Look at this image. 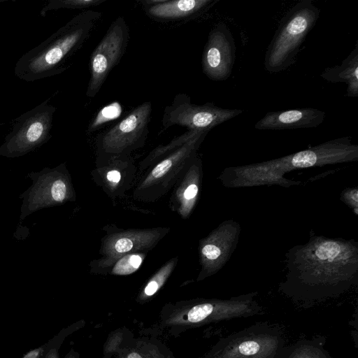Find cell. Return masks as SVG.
<instances>
[{
    "label": "cell",
    "mask_w": 358,
    "mask_h": 358,
    "mask_svg": "<svg viewBox=\"0 0 358 358\" xmlns=\"http://www.w3.org/2000/svg\"><path fill=\"white\" fill-rule=\"evenodd\" d=\"M101 15L99 11L87 10L73 16L46 40L20 57L15 66V76L34 82L62 73Z\"/></svg>",
    "instance_id": "obj_1"
},
{
    "label": "cell",
    "mask_w": 358,
    "mask_h": 358,
    "mask_svg": "<svg viewBox=\"0 0 358 358\" xmlns=\"http://www.w3.org/2000/svg\"><path fill=\"white\" fill-rule=\"evenodd\" d=\"M320 14L311 0L300 1L286 13L265 53L264 66L268 73L282 72L296 62L300 48Z\"/></svg>",
    "instance_id": "obj_2"
},
{
    "label": "cell",
    "mask_w": 358,
    "mask_h": 358,
    "mask_svg": "<svg viewBox=\"0 0 358 358\" xmlns=\"http://www.w3.org/2000/svg\"><path fill=\"white\" fill-rule=\"evenodd\" d=\"M285 345L280 324L260 322L220 339L206 358H279Z\"/></svg>",
    "instance_id": "obj_3"
},
{
    "label": "cell",
    "mask_w": 358,
    "mask_h": 358,
    "mask_svg": "<svg viewBox=\"0 0 358 358\" xmlns=\"http://www.w3.org/2000/svg\"><path fill=\"white\" fill-rule=\"evenodd\" d=\"M56 109L46 99L17 117L0 146V156L8 158L22 157L48 142L51 138L50 131Z\"/></svg>",
    "instance_id": "obj_4"
},
{
    "label": "cell",
    "mask_w": 358,
    "mask_h": 358,
    "mask_svg": "<svg viewBox=\"0 0 358 358\" xmlns=\"http://www.w3.org/2000/svg\"><path fill=\"white\" fill-rule=\"evenodd\" d=\"M152 105L145 101L131 110L109 129L99 134L96 142L98 155L106 161L125 157L142 147L148 137Z\"/></svg>",
    "instance_id": "obj_5"
},
{
    "label": "cell",
    "mask_w": 358,
    "mask_h": 358,
    "mask_svg": "<svg viewBox=\"0 0 358 358\" xmlns=\"http://www.w3.org/2000/svg\"><path fill=\"white\" fill-rule=\"evenodd\" d=\"M27 177L31 186L19 198L22 199L20 222L33 213L45 208L61 205L73 196L70 176L64 164L31 172Z\"/></svg>",
    "instance_id": "obj_6"
},
{
    "label": "cell",
    "mask_w": 358,
    "mask_h": 358,
    "mask_svg": "<svg viewBox=\"0 0 358 358\" xmlns=\"http://www.w3.org/2000/svg\"><path fill=\"white\" fill-rule=\"evenodd\" d=\"M242 113V110L222 108L213 103L203 105L192 103L187 94H178L172 103L166 106L162 122L164 129L179 125L187 127L188 130L209 131Z\"/></svg>",
    "instance_id": "obj_7"
},
{
    "label": "cell",
    "mask_w": 358,
    "mask_h": 358,
    "mask_svg": "<svg viewBox=\"0 0 358 358\" xmlns=\"http://www.w3.org/2000/svg\"><path fill=\"white\" fill-rule=\"evenodd\" d=\"M129 39L127 24L122 17L119 16L110 24L91 54L87 96L94 97L99 92L110 72L124 54Z\"/></svg>",
    "instance_id": "obj_8"
},
{
    "label": "cell",
    "mask_w": 358,
    "mask_h": 358,
    "mask_svg": "<svg viewBox=\"0 0 358 358\" xmlns=\"http://www.w3.org/2000/svg\"><path fill=\"white\" fill-rule=\"evenodd\" d=\"M236 59V46L229 27L217 24L209 32L203 48L201 64L203 73L214 81L227 80L232 72Z\"/></svg>",
    "instance_id": "obj_9"
},
{
    "label": "cell",
    "mask_w": 358,
    "mask_h": 358,
    "mask_svg": "<svg viewBox=\"0 0 358 358\" xmlns=\"http://www.w3.org/2000/svg\"><path fill=\"white\" fill-rule=\"evenodd\" d=\"M166 233L165 229L128 230L106 238L101 246L104 256L100 262L103 268L113 266L121 257L153 247Z\"/></svg>",
    "instance_id": "obj_10"
},
{
    "label": "cell",
    "mask_w": 358,
    "mask_h": 358,
    "mask_svg": "<svg viewBox=\"0 0 358 358\" xmlns=\"http://www.w3.org/2000/svg\"><path fill=\"white\" fill-rule=\"evenodd\" d=\"M324 111L313 108H299L267 112L255 125L259 130H283L314 128L325 119Z\"/></svg>",
    "instance_id": "obj_11"
},
{
    "label": "cell",
    "mask_w": 358,
    "mask_h": 358,
    "mask_svg": "<svg viewBox=\"0 0 358 358\" xmlns=\"http://www.w3.org/2000/svg\"><path fill=\"white\" fill-rule=\"evenodd\" d=\"M217 0H145V13L156 20H175L196 17Z\"/></svg>",
    "instance_id": "obj_12"
},
{
    "label": "cell",
    "mask_w": 358,
    "mask_h": 358,
    "mask_svg": "<svg viewBox=\"0 0 358 358\" xmlns=\"http://www.w3.org/2000/svg\"><path fill=\"white\" fill-rule=\"evenodd\" d=\"M208 132H205L174 152L162 159L150 171V174L142 183L141 187H146L158 180L165 178L168 173L178 171L185 166L192 157L199 145L204 139Z\"/></svg>",
    "instance_id": "obj_13"
},
{
    "label": "cell",
    "mask_w": 358,
    "mask_h": 358,
    "mask_svg": "<svg viewBox=\"0 0 358 358\" xmlns=\"http://www.w3.org/2000/svg\"><path fill=\"white\" fill-rule=\"evenodd\" d=\"M320 76L331 83H345L347 85V96H358V41L341 65L327 68Z\"/></svg>",
    "instance_id": "obj_14"
},
{
    "label": "cell",
    "mask_w": 358,
    "mask_h": 358,
    "mask_svg": "<svg viewBox=\"0 0 358 358\" xmlns=\"http://www.w3.org/2000/svg\"><path fill=\"white\" fill-rule=\"evenodd\" d=\"M326 337L317 335L285 345L279 358H333L325 348Z\"/></svg>",
    "instance_id": "obj_15"
},
{
    "label": "cell",
    "mask_w": 358,
    "mask_h": 358,
    "mask_svg": "<svg viewBox=\"0 0 358 358\" xmlns=\"http://www.w3.org/2000/svg\"><path fill=\"white\" fill-rule=\"evenodd\" d=\"M198 191V185L191 179L190 176L184 178L176 193L178 204V209L181 216L185 217L189 214L197 196Z\"/></svg>",
    "instance_id": "obj_16"
},
{
    "label": "cell",
    "mask_w": 358,
    "mask_h": 358,
    "mask_svg": "<svg viewBox=\"0 0 358 358\" xmlns=\"http://www.w3.org/2000/svg\"><path fill=\"white\" fill-rule=\"evenodd\" d=\"M208 132V131H196V130H188L183 134L177 136L173 139L169 144L166 145H160L152 150L150 155L146 157L144 163L148 164V162H154L155 160L165 157L168 155L174 152L179 148L182 147L185 144L187 143L192 139L199 136V135Z\"/></svg>",
    "instance_id": "obj_17"
},
{
    "label": "cell",
    "mask_w": 358,
    "mask_h": 358,
    "mask_svg": "<svg viewBox=\"0 0 358 358\" xmlns=\"http://www.w3.org/2000/svg\"><path fill=\"white\" fill-rule=\"evenodd\" d=\"M144 257V253L134 252L125 255L113 264L111 273L118 275L131 274L139 268Z\"/></svg>",
    "instance_id": "obj_18"
},
{
    "label": "cell",
    "mask_w": 358,
    "mask_h": 358,
    "mask_svg": "<svg viewBox=\"0 0 358 358\" xmlns=\"http://www.w3.org/2000/svg\"><path fill=\"white\" fill-rule=\"evenodd\" d=\"M106 0H51L42 8L40 15L45 17L47 13L61 8L84 9L101 4Z\"/></svg>",
    "instance_id": "obj_19"
},
{
    "label": "cell",
    "mask_w": 358,
    "mask_h": 358,
    "mask_svg": "<svg viewBox=\"0 0 358 358\" xmlns=\"http://www.w3.org/2000/svg\"><path fill=\"white\" fill-rule=\"evenodd\" d=\"M177 262L178 259L173 258L160 268L145 287L143 290L144 295L151 296L159 289L173 271Z\"/></svg>",
    "instance_id": "obj_20"
},
{
    "label": "cell",
    "mask_w": 358,
    "mask_h": 358,
    "mask_svg": "<svg viewBox=\"0 0 358 358\" xmlns=\"http://www.w3.org/2000/svg\"><path fill=\"white\" fill-rule=\"evenodd\" d=\"M201 254L206 259L213 261L220 257L221 251L215 245L208 243L201 248Z\"/></svg>",
    "instance_id": "obj_21"
},
{
    "label": "cell",
    "mask_w": 358,
    "mask_h": 358,
    "mask_svg": "<svg viewBox=\"0 0 358 358\" xmlns=\"http://www.w3.org/2000/svg\"><path fill=\"white\" fill-rule=\"evenodd\" d=\"M39 350H33L27 354L24 358H36L38 355Z\"/></svg>",
    "instance_id": "obj_22"
},
{
    "label": "cell",
    "mask_w": 358,
    "mask_h": 358,
    "mask_svg": "<svg viewBox=\"0 0 358 358\" xmlns=\"http://www.w3.org/2000/svg\"><path fill=\"white\" fill-rule=\"evenodd\" d=\"M127 358H142V357L136 352H132L127 356Z\"/></svg>",
    "instance_id": "obj_23"
}]
</instances>
